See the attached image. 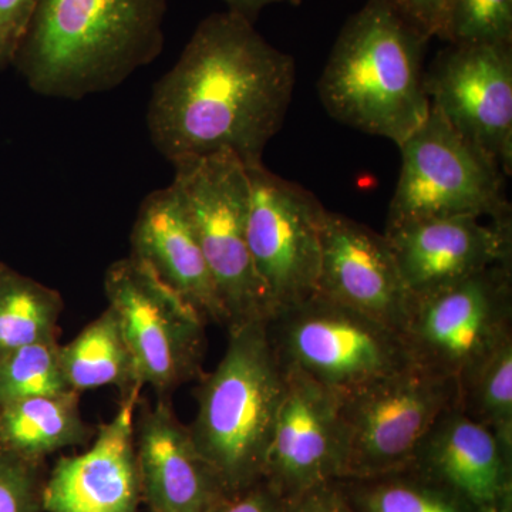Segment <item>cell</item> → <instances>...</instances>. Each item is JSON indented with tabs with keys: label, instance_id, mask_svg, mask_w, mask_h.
Instances as JSON below:
<instances>
[{
	"label": "cell",
	"instance_id": "32",
	"mask_svg": "<svg viewBox=\"0 0 512 512\" xmlns=\"http://www.w3.org/2000/svg\"><path fill=\"white\" fill-rule=\"evenodd\" d=\"M224 2L228 6L229 12L237 13L249 22L255 23L259 13L268 6L278 5V3L298 6L301 5L302 0H224Z\"/></svg>",
	"mask_w": 512,
	"mask_h": 512
},
{
	"label": "cell",
	"instance_id": "8",
	"mask_svg": "<svg viewBox=\"0 0 512 512\" xmlns=\"http://www.w3.org/2000/svg\"><path fill=\"white\" fill-rule=\"evenodd\" d=\"M173 167L171 185L194 225L228 329L266 319L265 296L248 245L247 165L235 154L217 153Z\"/></svg>",
	"mask_w": 512,
	"mask_h": 512
},
{
	"label": "cell",
	"instance_id": "22",
	"mask_svg": "<svg viewBox=\"0 0 512 512\" xmlns=\"http://www.w3.org/2000/svg\"><path fill=\"white\" fill-rule=\"evenodd\" d=\"M62 295L6 266L0 275V357L57 339Z\"/></svg>",
	"mask_w": 512,
	"mask_h": 512
},
{
	"label": "cell",
	"instance_id": "12",
	"mask_svg": "<svg viewBox=\"0 0 512 512\" xmlns=\"http://www.w3.org/2000/svg\"><path fill=\"white\" fill-rule=\"evenodd\" d=\"M431 109L512 173V45H448L426 67Z\"/></svg>",
	"mask_w": 512,
	"mask_h": 512
},
{
	"label": "cell",
	"instance_id": "15",
	"mask_svg": "<svg viewBox=\"0 0 512 512\" xmlns=\"http://www.w3.org/2000/svg\"><path fill=\"white\" fill-rule=\"evenodd\" d=\"M477 217L427 218L386 227L410 295L436 291L512 261V222Z\"/></svg>",
	"mask_w": 512,
	"mask_h": 512
},
{
	"label": "cell",
	"instance_id": "29",
	"mask_svg": "<svg viewBox=\"0 0 512 512\" xmlns=\"http://www.w3.org/2000/svg\"><path fill=\"white\" fill-rule=\"evenodd\" d=\"M424 36L439 37L446 18L448 0H384Z\"/></svg>",
	"mask_w": 512,
	"mask_h": 512
},
{
	"label": "cell",
	"instance_id": "21",
	"mask_svg": "<svg viewBox=\"0 0 512 512\" xmlns=\"http://www.w3.org/2000/svg\"><path fill=\"white\" fill-rule=\"evenodd\" d=\"M60 362L70 389L80 394L114 386L123 399L143 389L119 316L110 306L76 338L60 345Z\"/></svg>",
	"mask_w": 512,
	"mask_h": 512
},
{
	"label": "cell",
	"instance_id": "2",
	"mask_svg": "<svg viewBox=\"0 0 512 512\" xmlns=\"http://www.w3.org/2000/svg\"><path fill=\"white\" fill-rule=\"evenodd\" d=\"M167 0H40L12 66L43 97L116 89L164 49Z\"/></svg>",
	"mask_w": 512,
	"mask_h": 512
},
{
	"label": "cell",
	"instance_id": "16",
	"mask_svg": "<svg viewBox=\"0 0 512 512\" xmlns=\"http://www.w3.org/2000/svg\"><path fill=\"white\" fill-rule=\"evenodd\" d=\"M140 393L121 399L113 419L96 430L92 446L62 457L43 485L45 512H140L134 421Z\"/></svg>",
	"mask_w": 512,
	"mask_h": 512
},
{
	"label": "cell",
	"instance_id": "26",
	"mask_svg": "<svg viewBox=\"0 0 512 512\" xmlns=\"http://www.w3.org/2000/svg\"><path fill=\"white\" fill-rule=\"evenodd\" d=\"M439 39L448 45H512V0H448Z\"/></svg>",
	"mask_w": 512,
	"mask_h": 512
},
{
	"label": "cell",
	"instance_id": "28",
	"mask_svg": "<svg viewBox=\"0 0 512 512\" xmlns=\"http://www.w3.org/2000/svg\"><path fill=\"white\" fill-rule=\"evenodd\" d=\"M40 0H0V67L12 66Z\"/></svg>",
	"mask_w": 512,
	"mask_h": 512
},
{
	"label": "cell",
	"instance_id": "11",
	"mask_svg": "<svg viewBox=\"0 0 512 512\" xmlns=\"http://www.w3.org/2000/svg\"><path fill=\"white\" fill-rule=\"evenodd\" d=\"M247 234L266 319L318 291L320 228L326 208L302 185L248 164Z\"/></svg>",
	"mask_w": 512,
	"mask_h": 512
},
{
	"label": "cell",
	"instance_id": "10",
	"mask_svg": "<svg viewBox=\"0 0 512 512\" xmlns=\"http://www.w3.org/2000/svg\"><path fill=\"white\" fill-rule=\"evenodd\" d=\"M104 292L119 316L138 382L168 397L202 375L204 318L133 256L107 268Z\"/></svg>",
	"mask_w": 512,
	"mask_h": 512
},
{
	"label": "cell",
	"instance_id": "17",
	"mask_svg": "<svg viewBox=\"0 0 512 512\" xmlns=\"http://www.w3.org/2000/svg\"><path fill=\"white\" fill-rule=\"evenodd\" d=\"M134 441L148 512H211L227 497L167 397L140 407Z\"/></svg>",
	"mask_w": 512,
	"mask_h": 512
},
{
	"label": "cell",
	"instance_id": "27",
	"mask_svg": "<svg viewBox=\"0 0 512 512\" xmlns=\"http://www.w3.org/2000/svg\"><path fill=\"white\" fill-rule=\"evenodd\" d=\"M45 463H32L0 450V512H45Z\"/></svg>",
	"mask_w": 512,
	"mask_h": 512
},
{
	"label": "cell",
	"instance_id": "23",
	"mask_svg": "<svg viewBox=\"0 0 512 512\" xmlns=\"http://www.w3.org/2000/svg\"><path fill=\"white\" fill-rule=\"evenodd\" d=\"M357 512H480L413 468L369 478H339Z\"/></svg>",
	"mask_w": 512,
	"mask_h": 512
},
{
	"label": "cell",
	"instance_id": "30",
	"mask_svg": "<svg viewBox=\"0 0 512 512\" xmlns=\"http://www.w3.org/2000/svg\"><path fill=\"white\" fill-rule=\"evenodd\" d=\"M211 512H288V503L259 481L247 490L227 495Z\"/></svg>",
	"mask_w": 512,
	"mask_h": 512
},
{
	"label": "cell",
	"instance_id": "31",
	"mask_svg": "<svg viewBox=\"0 0 512 512\" xmlns=\"http://www.w3.org/2000/svg\"><path fill=\"white\" fill-rule=\"evenodd\" d=\"M288 512H357L343 493L338 480L313 488L288 503Z\"/></svg>",
	"mask_w": 512,
	"mask_h": 512
},
{
	"label": "cell",
	"instance_id": "5",
	"mask_svg": "<svg viewBox=\"0 0 512 512\" xmlns=\"http://www.w3.org/2000/svg\"><path fill=\"white\" fill-rule=\"evenodd\" d=\"M338 396L339 478H369L409 467L434 423L458 404L460 392L453 379L410 363Z\"/></svg>",
	"mask_w": 512,
	"mask_h": 512
},
{
	"label": "cell",
	"instance_id": "7",
	"mask_svg": "<svg viewBox=\"0 0 512 512\" xmlns=\"http://www.w3.org/2000/svg\"><path fill=\"white\" fill-rule=\"evenodd\" d=\"M512 338L511 261L412 296L402 330L414 365L457 383L458 392Z\"/></svg>",
	"mask_w": 512,
	"mask_h": 512
},
{
	"label": "cell",
	"instance_id": "18",
	"mask_svg": "<svg viewBox=\"0 0 512 512\" xmlns=\"http://www.w3.org/2000/svg\"><path fill=\"white\" fill-rule=\"evenodd\" d=\"M409 467L480 512H512V450L458 404L441 414Z\"/></svg>",
	"mask_w": 512,
	"mask_h": 512
},
{
	"label": "cell",
	"instance_id": "1",
	"mask_svg": "<svg viewBox=\"0 0 512 512\" xmlns=\"http://www.w3.org/2000/svg\"><path fill=\"white\" fill-rule=\"evenodd\" d=\"M293 57L237 13L202 20L177 63L153 87L147 128L158 153L180 164L217 153L262 163L295 89Z\"/></svg>",
	"mask_w": 512,
	"mask_h": 512
},
{
	"label": "cell",
	"instance_id": "25",
	"mask_svg": "<svg viewBox=\"0 0 512 512\" xmlns=\"http://www.w3.org/2000/svg\"><path fill=\"white\" fill-rule=\"evenodd\" d=\"M72 392L57 339L33 343L0 357V406L37 396Z\"/></svg>",
	"mask_w": 512,
	"mask_h": 512
},
{
	"label": "cell",
	"instance_id": "19",
	"mask_svg": "<svg viewBox=\"0 0 512 512\" xmlns=\"http://www.w3.org/2000/svg\"><path fill=\"white\" fill-rule=\"evenodd\" d=\"M130 245V255L190 303L205 322L227 325L194 225L173 185L151 192L141 202Z\"/></svg>",
	"mask_w": 512,
	"mask_h": 512
},
{
	"label": "cell",
	"instance_id": "33",
	"mask_svg": "<svg viewBox=\"0 0 512 512\" xmlns=\"http://www.w3.org/2000/svg\"><path fill=\"white\" fill-rule=\"evenodd\" d=\"M6 265L3 264V262H0V275H2V272L5 271Z\"/></svg>",
	"mask_w": 512,
	"mask_h": 512
},
{
	"label": "cell",
	"instance_id": "13",
	"mask_svg": "<svg viewBox=\"0 0 512 512\" xmlns=\"http://www.w3.org/2000/svg\"><path fill=\"white\" fill-rule=\"evenodd\" d=\"M340 467L338 394L298 370L286 369L284 399L266 451L261 481L285 503H292L313 488L338 480Z\"/></svg>",
	"mask_w": 512,
	"mask_h": 512
},
{
	"label": "cell",
	"instance_id": "3",
	"mask_svg": "<svg viewBox=\"0 0 512 512\" xmlns=\"http://www.w3.org/2000/svg\"><path fill=\"white\" fill-rule=\"evenodd\" d=\"M429 42L384 0H367L340 30L319 79L329 116L399 147L430 114Z\"/></svg>",
	"mask_w": 512,
	"mask_h": 512
},
{
	"label": "cell",
	"instance_id": "20",
	"mask_svg": "<svg viewBox=\"0 0 512 512\" xmlns=\"http://www.w3.org/2000/svg\"><path fill=\"white\" fill-rule=\"evenodd\" d=\"M96 430L83 419L80 393L29 397L0 406V450L45 463L64 448L84 446Z\"/></svg>",
	"mask_w": 512,
	"mask_h": 512
},
{
	"label": "cell",
	"instance_id": "6",
	"mask_svg": "<svg viewBox=\"0 0 512 512\" xmlns=\"http://www.w3.org/2000/svg\"><path fill=\"white\" fill-rule=\"evenodd\" d=\"M265 322L282 365L336 394L412 363L400 333L319 292Z\"/></svg>",
	"mask_w": 512,
	"mask_h": 512
},
{
	"label": "cell",
	"instance_id": "4",
	"mask_svg": "<svg viewBox=\"0 0 512 512\" xmlns=\"http://www.w3.org/2000/svg\"><path fill=\"white\" fill-rule=\"evenodd\" d=\"M285 389L286 369L272 348L265 319L229 329L225 355L195 390L197 414L188 426L225 494L262 480Z\"/></svg>",
	"mask_w": 512,
	"mask_h": 512
},
{
	"label": "cell",
	"instance_id": "24",
	"mask_svg": "<svg viewBox=\"0 0 512 512\" xmlns=\"http://www.w3.org/2000/svg\"><path fill=\"white\" fill-rule=\"evenodd\" d=\"M458 406L512 450V338L501 343L460 390Z\"/></svg>",
	"mask_w": 512,
	"mask_h": 512
},
{
	"label": "cell",
	"instance_id": "9",
	"mask_svg": "<svg viewBox=\"0 0 512 512\" xmlns=\"http://www.w3.org/2000/svg\"><path fill=\"white\" fill-rule=\"evenodd\" d=\"M399 148L402 168L386 227L440 217L511 220L507 175L437 111Z\"/></svg>",
	"mask_w": 512,
	"mask_h": 512
},
{
	"label": "cell",
	"instance_id": "14",
	"mask_svg": "<svg viewBox=\"0 0 512 512\" xmlns=\"http://www.w3.org/2000/svg\"><path fill=\"white\" fill-rule=\"evenodd\" d=\"M402 335L412 295L384 234L336 212L320 228L318 291Z\"/></svg>",
	"mask_w": 512,
	"mask_h": 512
}]
</instances>
